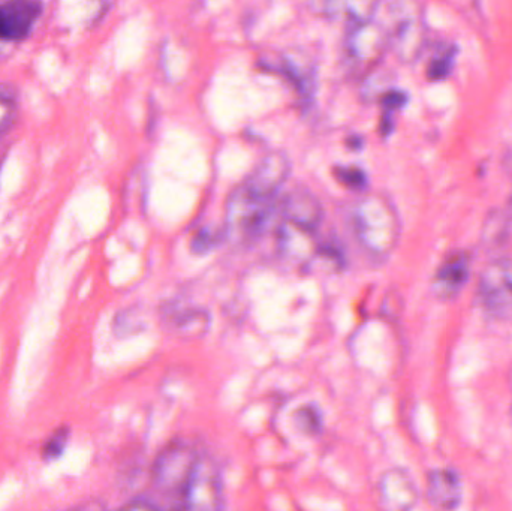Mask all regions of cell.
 I'll return each mask as SVG.
<instances>
[{
  "instance_id": "cell-1",
  "label": "cell",
  "mask_w": 512,
  "mask_h": 511,
  "mask_svg": "<svg viewBox=\"0 0 512 511\" xmlns=\"http://www.w3.org/2000/svg\"><path fill=\"white\" fill-rule=\"evenodd\" d=\"M352 234L367 254L387 258L400 239V218L390 198L384 194H366L351 207Z\"/></svg>"
},
{
  "instance_id": "cell-2",
  "label": "cell",
  "mask_w": 512,
  "mask_h": 511,
  "mask_svg": "<svg viewBox=\"0 0 512 511\" xmlns=\"http://www.w3.org/2000/svg\"><path fill=\"white\" fill-rule=\"evenodd\" d=\"M384 27L388 48L402 62H415L426 47L427 27L424 12L417 2H391L384 12H376Z\"/></svg>"
},
{
  "instance_id": "cell-3",
  "label": "cell",
  "mask_w": 512,
  "mask_h": 511,
  "mask_svg": "<svg viewBox=\"0 0 512 511\" xmlns=\"http://www.w3.org/2000/svg\"><path fill=\"white\" fill-rule=\"evenodd\" d=\"M277 213V200L265 201L237 186L225 206L224 228L227 240L237 248H246L255 243Z\"/></svg>"
},
{
  "instance_id": "cell-4",
  "label": "cell",
  "mask_w": 512,
  "mask_h": 511,
  "mask_svg": "<svg viewBox=\"0 0 512 511\" xmlns=\"http://www.w3.org/2000/svg\"><path fill=\"white\" fill-rule=\"evenodd\" d=\"M388 38L378 18L346 27L343 60L354 77H369L387 53Z\"/></svg>"
},
{
  "instance_id": "cell-5",
  "label": "cell",
  "mask_w": 512,
  "mask_h": 511,
  "mask_svg": "<svg viewBox=\"0 0 512 511\" xmlns=\"http://www.w3.org/2000/svg\"><path fill=\"white\" fill-rule=\"evenodd\" d=\"M203 453L188 441H174L162 450L155 462L153 482L161 494L173 501L191 479Z\"/></svg>"
},
{
  "instance_id": "cell-6",
  "label": "cell",
  "mask_w": 512,
  "mask_h": 511,
  "mask_svg": "<svg viewBox=\"0 0 512 511\" xmlns=\"http://www.w3.org/2000/svg\"><path fill=\"white\" fill-rule=\"evenodd\" d=\"M222 480L218 465L203 455L185 488L167 511H221Z\"/></svg>"
},
{
  "instance_id": "cell-7",
  "label": "cell",
  "mask_w": 512,
  "mask_h": 511,
  "mask_svg": "<svg viewBox=\"0 0 512 511\" xmlns=\"http://www.w3.org/2000/svg\"><path fill=\"white\" fill-rule=\"evenodd\" d=\"M481 308L495 320H512V258L493 260L478 281Z\"/></svg>"
},
{
  "instance_id": "cell-8",
  "label": "cell",
  "mask_w": 512,
  "mask_h": 511,
  "mask_svg": "<svg viewBox=\"0 0 512 511\" xmlns=\"http://www.w3.org/2000/svg\"><path fill=\"white\" fill-rule=\"evenodd\" d=\"M291 173V162L283 152H270L259 159L254 170L240 185L255 197L276 201L277 192Z\"/></svg>"
},
{
  "instance_id": "cell-9",
  "label": "cell",
  "mask_w": 512,
  "mask_h": 511,
  "mask_svg": "<svg viewBox=\"0 0 512 511\" xmlns=\"http://www.w3.org/2000/svg\"><path fill=\"white\" fill-rule=\"evenodd\" d=\"M277 213H279L280 222L309 233H316L324 219L321 201L312 191L303 186H298L282 195V198L277 201Z\"/></svg>"
},
{
  "instance_id": "cell-10",
  "label": "cell",
  "mask_w": 512,
  "mask_h": 511,
  "mask_svg": "<svg viewBox=\"0 0 512 511\" xmlns=\"http://www.w3.org/2000/svg\"><path fill=\"white\" fill-rule=\"evenodd\" d=\"M259 63L271 71L288 78L303 98H310L315 90V66L303 53H270L259 59Z\"/></svg>"
},
{
  "instance_id": "cell-11",
  "label": "cell",
  "mask_w": 512,
  "mask_h": 511,
  "mask_svg": "<svg viewBox=\"0 0 512 511\" xmlns=\"http://www.w3.org/2000/svg\"><path fill=\"white\" fill-rule=\"evenodd\" d=\"M376 491L381 511H414L420 500L414 480L399 468L384 473Z\"/></svg>"
},
{
  "instance_id": "cell-12",
  "label": "cell",
  "mask_w": 512,
  "mask_h": 511,
  "mask_svg": "<svg viewBox=\"0 0 512 511\" xmlns=\"http://www.w3.org/2000/svg\"><path fill=\"white\" fill-rule=\"evenodd\" d=\"M41 3L30 0H11L0 3V41H21L32 32Z\"/></svg>"
},
{
  "instance_id": "cell-13",
  "label": "cell",
  "mask_w": 512,
  "mask_h": 511,
  "mask_svg": "<svg viewBox=\"0 0 512 511\" xmlns=\"http://www.w3.org/2000/svg\"><path fill=\"white\" fill-rule=\"evenodd\" d=\"M427 500L439 511L459 509L463 501V485L459 474L448 468L427 474Z\"/></svg>"
},
{
  "instance_id": "cell-14",
  "label": "cell",
  "mask_w": 512,
  "mask_h": 511,
  "mask_svg": "<svg viewBox=\"0 0 512 511\" xmlns=\"http://www.w3.org/2000/svg\"><path fill=\"white\" fill-rule=\"evenodd\" d=\"M471 270L468 252L456 251L448 255L433 279V291L439 299H453L462 291Z\"/></svg>"
},
{
  "instance_id": "cell-15",
  "label": "cell",
  "mask_w": 512,
  "mask_h": 511,
  "mask_svg": "<svg viewBox=\"0 0 512 511\" xmlns=\"http://www.w3.org/2000/svg\"><path fill=\"white\" fill-rule=\"evenodd\" d=\"M321 14L331 18H340L345 20L346 27L352 24L366 23L376 17L379 9L378 2H370V0H360V2H325L316 5Z\"/></svg>"
},
{
  "instance_id": "cell-16",
  "label": "cell",
  "mask_w": 512,
  "mask_h": 511,
  "mask_svg": "<svg viewBox=\"0 0 512 511\" xmlns=\"http://www.w3.org/2000/svg\"><path fill=\"white\" fill-rule=\"evenodd\" d=\"M168 321L183 336H198L206 332L209 314L203 309H177L168 312Z\"/></svg>"
},
{
  "instance_id": "cell-17",
  "label": "cell",
  "mask_w": 512,
  "mask_h": 511,
  "mask_svg": "<svg viewBox=\"0 0 512 511\" xmlns=\"http://www.w3.org/2000/svg\"><path fill=\"white\" fill-rule=\"evenodd\" d=\"M224 240H227L224 225H207L194 234L191 240V249L195 254H206Z\"/></svg>"
},
{
  "instance_id": "cell-18",
  "label": "cell",
  "mask_w": 512,
  "mask_h": 511,
  "mask_svg": "<svg viewBox=\"0 0 512 511\" xmlns=\"http://www.w3.org/2000/svg\"><path fill=\"white\" fill-rule=\"evenodd\" d=\"M17 116V101L11 90L0 86V137L8 132Z\"/></svg>"
},
{
  "instance_id": "cell-19",
  "label": "cell",
  "mask_w": 512,
  "mask_h": 511,
  "mask_svg": "<svg viewBox=\"0 0 512 511\" xmlns=\"http://www.w3.org/2000/svg\"><path fill=\"white\" fill-rule=\"evenodd\" d=\"M454 59H456V50H454V47H450L448 50L439 53L438 56L433 57L429 69H427L430 80L438 81L447 77L451 69H453Z\"/></svg>"
},
{
  "instance_id": "cell-20",
  "label": "cell",
  "mask_w": 512,
  "mask_h": 511,
  "mask_svg": "<svg viewBox=\"0 0 512 511\" xmlns=\"http://www.w3.org/2000/svg\"><path fill=\"white\" fill-rule=\"evenodd\" d=\"M69 440V431L66 428L57 429L53 435L47 438L42 447V458L44 461H56L65 452Z\"/></svg>"
},
{
  "instance_id": "cell-21",
  "label": "cell",
  "mask_w": 512,
  "mask_h": 511,
  "mask_svg": "<svg viewBox=\"0 0 512 511\" xmlns=\"http://www.w3.org/2000/svg\"><path fill=\"white\" fill-rule=\"evenodd\" d=\"M334 174H336L337 180L348 188L363 189L366 185V174L360 168L337 167Z\"/></svg>"
},
{
  "instance_id": "cell-22",
  "label": "cell",
  "mask_w": 512,
  "mask_h": 511,
  "mask_svg": "<svg viewBox=\"0 0 512 511\" xmlns=\"http://www.w3.org/2000/svg\"><path fill=\"white\" fill-rule=\"evenodd\" d=\"M382 104L387 110H396V108L403 107L406 102V95L400 90L390 89L381 96Z\"/></svg>"
},
{
  "instance_id": "cell-23",
  "label": "cell",
  "mask_w": 512,
  "mask_h": 511,
  "mask_svg": "<svg viewBox=\"0 0 512 511\" xmlns=\"http://www.w3.org/2000/svg\"><path fill=\"white\" fill-rule=\"evenodd\" d=\"M120 511H161L158 507L153 506L152 503H147V501H137V503L129 504L125 509Z\"/></svg>"
},
{
  "instance_id": "cell-24",
  "label": "cell",
  "mask_w": 512,
  "mask_h": 511,
  "mask_svg": "<svg viewBox=\"0 0 512 511\" xmlns=\"http://www.w3.org/2000/svg\"><path fill=\"white\" fill-rule=\"evenodd\" d=\"M69 511H107L101 501H87V503L80 504L75 509Z\"/></svg>"
},
{
  "instance_id": "cell-25",
  "label": "cell",
  "mask_w": 512,
  "mask_h": 511,
  "mask_svg": "<svg viewBox=\"0 0 512 511\" xmlns=\"http://www.w3.org/2000/svg\"><path fill=\"white\" fill-rule=\"evenodd\" d=\"M508 212H510V216H512V195L510 198V203H508Z\"/></svg>"
}]
</instances>
